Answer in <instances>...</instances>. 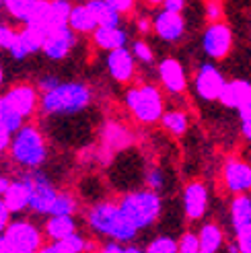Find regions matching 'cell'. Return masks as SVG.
<instances>
[{
    "label": "cell",
    "mask_w": 251,
    "mask_h": 253,
    "mask_svg": "<svg viewBox=\"0 0 251 253\" xmlns=\"http://www.w3.org/2000/svg\"><path fill=\"white\" fill-rule=\"evenodd\" d=\"M86 222L97 235L109 237L111 241H118L124 245H130L138 235V229L122 212L120 204H111V202L95 204L86 214Z\"/></svg>",
    "instance_id": "6da1fadb"
},
{
    "label": "cell",
    "mask_w": 251,
    "mask_h": 253,
    "mask_svg": "<svg viewBox=\"0 0 251 253\" xmlns=\"http://www.w3.org/2000/svg\"><path fill=\"white\" fill-rule=\"evenodd\" d=\"M91 88L84 83H60L56 88L42 93L40 109L43 116H74L91 103Z\"/></svg>",
    "instance_id": "7a4b0ae2"
},
{
    "label": "cell",
    "mask_w": 251,
    "mask_h": 253,
    "mask_svg": "<svg viewBox=\"0 0 251 253\" xmlns=\"http://www.w3.org/2000/svg\"><path fill=\"white\" fill-rule=\"evenodd\" d=\"M8 150L12 161L29 171H35L47 157L45 140L35 126H23L19 132L12 134V142Z\"/></svg>",
    "instance_id": "3957f363"
},
{
    "label": "cell",
    "mask_w": 251,
    "mask_h": 253,
    "mask_svg": "<svg viewBox=\"0 0 251 253\" xmlns=\"http://www.w3.org/2000/svg\"><path fill=\"white\" fill-rule=\"evenodd\" d=\"M122 212L128 216V220L136 226L138 231L148 229L157 218L161 216V198L159 192L153 189H138V192H130L120 200Z\"/></svg>",
    "instance_id": "277c9868"
},
{
    "label": "cell",
    "mask_w": 251,
    "mask_h": 253,
    "mask_svg": "<svg viewBox=\"0 0 251 253\" xmlns=\"http://www.w3.org/2000/svg\"><path fill=\"white\" fill-rule=\"evenodd\" d=\"M126 105H128L130 113L140 124L161 122L163 113H165L163 95L155 84H140V86L128 88V93H126Z\"/></svg>",
    "instance_id": "5b68a950"
},
{
    "label": "cell",
    "mask_w": 251,
    "mask_h": 253,
    "mask_svg": "<svg viewBox=\"0 0 251 253\" xmlns=\"http://www.w3.org/2000/svg\"><path fill=\"white\" fill-rule=\"evenodd\" d=\"M2 239L12 251L37 253L42 249V231L29 220H10Z\"/></svg>",
    "instance_id": "8992f818"
},
{
    "label": "cell",
    "mask_w": 251,
    "mask_h": 253,
    "mask_svg": "<svg viewBox=\"0 0 251 253\" xmlns=\"http://www.w3.org/2000/svg\"><path fill=\"white\" fill-rule=\"evenodd\" d=\"M29 181H31V204H29V210L35 212V214H47L52 212V206L58 198V189L52 185L49 177L42 171H31L27 173Z\"/></svg>",
    "instance_id": "52a82bcc"
},
{
    "label": "cell",
    "mask_w": 251,
    "mask_h": 253,
    "mask_svg": "<svg viewBox=\"0 0 251 253\" xmlns=\"http://www.w3.org/2000/svg\"><path fill=\"white\" fill-rule=\"evenodd\" d=\"M233 47V31L227 23H210L202 35V49L212 60L227 58Z\"/></svg>",
    "instance_id": "ba28073f"
},
{
    "label": "cell",
    "mask_w": 251,
    "mask_h": 253,
    "mask_svg": "<svg viewBox=\"0 0 251 253\" xmlns=\"http://www.w3.org/2000/svg\"><path fill=\"white\" fill-rule=\"evenodd\" d=\"M224 84H227V79L222 77V72L212 62H206V64L200 66L194 77V88L198 97L204 101H218Z\"/></svg>",
    "instance_id": "9c48e42d"
},
{
    "label": "cell",
    "mask_w": 251,
    "mask_h": 253,
    "mask_svg": "<svg viewBox=\"0 0 251 253\" xmlns=\"http://www.w3.org/2000/svg\"><path fill=\"white\" fill-rule=\"evenodd\" d=\"M74 43H77V31H74L70 25H66V27L54 29V31H49L45 35L42 52L49 60H64L72 52Z\"/></svg>",
    "instance_id": "30bf717a"
},
{
    "label": "cell",
    "mask_w": 251,
    "mask_h": 253,
    "mask_svg": "<svg viewBox=\"0 0 251 253\" xmlns=\"http://www.w3.org/2000/svg\"><path fill=\"white\" fill-rule=\"evenodd\" d=\"M222 177L227 189L235 196L247 194L251 189V165L241 159H229L224 163Z\"/></svg>",
    "instance_id": "8fae6325"
},
{
    "label": "cell",
    "mask_w": 251,
    "mask_h": 253,
    "mask_svg": "<svg viewBox=\"0 0 251 253\" xmlns=\"http://www.w3.org/2000/svg\"><path fill=\"white\" fill-rule=\"evenodd\" d=\"M153 29L163 42L175 43V42H179L185 33V19L181 17V12H171V10L163 8L153 19Z\"/></svg>",
    "instance_id": "7c38bea8"
},
{
    "label": "cell",
    "mask_w": 251,
    "mask_h": 253,
    "mask_svg": "<svg viewBox=\"0 0 251 253\" xmlns=\"http://www.w3.org/2000/svg\"><path fill=\"white\" fill-rule=\"evenodd\" d=\"M208 208V189L202 181H192L183 189V210L190 220H200Z\"/></svg>",
    "instance_id": "4fadbf2b"
},
{
    "label": "cell",
    "mask_w": 251,
    "mask_h": 253,
    "mask_svg": "<svg viewBox=\"0 0 251 253\" xmlns=\"http://www.w3.org/2000/svg\"><path fill=\"white\" fill-rule=\"evenodd\" d=\"M4 103L15 109L19 116L23 118H29L31 113L37 107V91L31 84H17V86H10L8 91L4 93Z\"/></svg>",
    "instance_id": "5bb4252c"
},
{
    "label": "cell",
    "mask_w": 251,
    "mask_h": 253,
    "mask_svg": "<svg viewBox=\"0 0 251 253\" xmlns=\"http://www.w3.org/2000/svg\"><path fill=\"white\" fill-rule=\"evenodd\" d=\"M107 70L111 74V79L118 83H130L134 72H136V58L132 54V49H114L107 56Z\"/></svg>",
    "instance_id": "9a60e30c"
},
{
    "label": "cell",
    "mask_w": 251,
    "mask_h": 253,
    "mask_svg": "<svg viewBox=\"0 0 251 253\" xmlns=\"http://www.w3.org/2000/svg\"><path fill=\"white\" fill-rule=\"evenodd\" d=\"M159 79H161L163 86H165L167 91L173 93V95L183 93L185 86H187L185 70H183V66H181V62L175 60V58L161 60V64H159Z\"/></svg>",
    "instance_id": "2e32d148"
},
{
    "label": "cell",
    "mask_w": 251,
    "mask_h": 253,
    "mask_svg": "<svg viewBox=\"0 0 251 253\" xmlns=\"http://www.w3.org/2000/svg\"><path fill=\"white\" fill-rule=\"evenodd\" d=\"M4 204L8 206V210L12 214H19L23 210H27L31 204V181L29 177H19V179H12L8 192L2 196Z\"/></svg>",
    "instance_id": "e0dca14e"
},
{
    "label": "cell",
    "mask_w": 251,
    "mask_h": 253,
    "mask_svg": "<svg viewBox=\"0 0 251 253\" xmlns=\"http://www.w3.org/2000/svg\"><path fill=\"white\" fill-rule=\"evenodd\" d=\"M247 99H251V83L245 79H233L227 81L218 101L229 109H239Z\"/></svg>",
    "instance_id": "ac0fdd59"
},
{
    "label": "cell",
    "mask_w": 251,
    "mask_h": 253,
    "mask_svg": "<svg viewBox=\"0 0 251 253\" xmlns=\"http://www.w3.org/2000/svg\"><path fill=\"white\" fill-rule=\"evenodd\" d=\"M93 42L99 49H107V52H114V49H122L128 43V35L122 27H97L93 33Z\"/></svg>",
    "instance_id": "d6986e66"
},
{
    "label": "cell",
    "mask_w": 251,
    "mask_h": 253,
    "mask_svg": "<svg viewBox=\"0 0 251 253\" xmlns=\"http://www.w3.org/2000/svg\"><path fill=\"white\" fill-rule=\"evenodd\" d=\"M70 27L77 31V33H95V29L99 27V23L95 19V15L91 12V8L84 4H77L72 6V12H70V21H68Z\"/></svg>",
    "instance_id": "ffe728a7"
},
{
    "label": "cell",
    "mask_w": 251,
    "mask_h": 253,
    "mask_svg": "<svg viewBox=\"0 0 251 253\" xmlns=\"http://www.w3.org/2000/svg\"><path fill=\"white\" fill-rule=\"evenodd\" d=\"M43 231H45L47 239L62 241V239L77 233V220H74V216H49Z\"/></svg>",
    "instance_id": "44dd1931"
},
{
    "label": "cell",
    "mask_w": 251,
    "mask_h": 253,
    "mask_svg": "<svg viewBox=\"0 0 251 253\" xmlns=\"http://www.w3.org/2000/svg\"><path fill=\"white\" fill-rule=\"evenodd\" d=\"M86 6L95 15L99 27H120L122 15L111 4H107L105 0H86Z\"/></svg>",
    "instance_id": "7402d4cb"
},
{
    "label": "cell",
    "mask_w": 251,
    "mask_h": 253,
    "mask_svg": "<svg viewBox=\"0 0 251 253\" xmlns=\"http://www.w3.org/2000/svg\"><path fill=\"white\" fill-rule=\"evenodd\" d=\"M70 12L72 4L70 0H49V8H47V33L66 27L70 21Z\"/></svg>",
    "instance_id": "603a6c76"
},
{
    "label": "cell",
    "mask_w": 251,
    "mask_h": 253,
    "mask_svg": "<svg viewBox=\"0 0 251 253\" xmlns=\"http://www.w3.org/2000/svg\"><path fill=\"white\" fill-rule=\"evenodd\" d=\"M231 222L233 229H241L245 224H251V196L239 194L231 202Z\"/></svg>",
    "instance_id": "cb8c5ba5"
},
{
    "label": "cell",
    "mask_w": 251,
    "mask_h": 253,
    "mask_svg": "<svg viewBox=\"0 0 251 253\" xmlns=\"http://www.w3.org/2000/svg\"><path fill=\"white\" fill-rule=\"evenodd\" d=\"M198 237H200V247H202L204 251L216 253L222 247V231H220V226L214 224V222H206L202 229H200Z\"/></svg>",
    "instance_id": "d4e9b609"
},
{
    "label": "cell",
    "mask_w": 251,
    "mask_h": 253,
    "mask_svg": "<svg viewBox=\"0 0 251 253\" xmlns=\"http://www.w3.org/2000/svg\"><path fill=\"white\" fill-rule=\"evenodd\" d=\"M161 124L169 134L173 136H181L187 132V126H190V120H187V113L179 111V109H169L163 113Z\"/></svg>",
    "instance_id": "484cf974"
},
{
    "label": "cell",
    "mask_w": 251,
    "mask_h": 253,
    "mask_svg": "<svg viewBox=\"0 0 251 253\" xmlns=\"http://www.w3.org/2000/svg\"><path fill=\"white\" fill-rule=\"evenodd\" d=\"M37 2L40 0H6L4 6L10 17H15L17 21H23V23H29V19L33 17V12L37 8Z\"/></svg>",
    "instance_id": "4316f807"
},
{
    "label": "cell",
    "mask_w": 251,
    "mask_h": 253,
    "mask_svg": "<svg viewBox=\"0 0 251 253\" xmlns=\"http://www.w3.org/2000/svg\"><path fill=\"white\" fill-rule=\"evenodd\" d=\"M74 212H77V200L66 192H60L49 216H74Z\"/></svg>",
    "instance_id": "83f0119b"
},
{
    "label": "cell",
    "mask_w": 251,
    "mask_h": 253,
    "mask_svg": "<svg viewBox=\"0 0 251 253\" xmlns=\"http://www.w3.org/2000/svg\"><path fill=\"white\" fill-rule=\"evenodd\" d=\"M144 251L146 253H179V243H177V239L161 235V237L153 239Z\"/></svg>",
    "instance_id": "f1b7e54d"
},
{
    "label": "cell",
    "mask_w": 251,
    "mask_h": 253,
    "mask_svg": "<svg viewBox=\"0 0 251 253\" xmlns=\"http://www.w3.org/2000/svg\"><path fill=\"white\" fill-rule=\"evenodd\" d=\"M62 249H64L66 253H84L86 249H89L91 245H89V241L81 235V233H74V235H70V237H66V239H62V241H56Z\"/></svg>",
    "instance_id": "f546056e"
},
{
    "label": "cell",
    "mask_w": 251,
    "mask_h": 253,
    "mask_svg": "<svg viewBox=\"0 0 251 253\" xmlns=\"http://www.w3.org/2000/svg\"><path fill=\"white\" fill-rule=\"evenodd\" d=\"M0 122H2L6 128L15 134V132H19L21 128H23V122H25V118L23 116H19V113L15 111V109H10L6 103H4V107H2V111H0Z\"/></svg>",
    "instance_id": "4dcf8cb0"
},
{
    "label": "cell",
    "mask_w": 251,
    "mask_h": 253,
    "mask_svg": "<svg viewBox=\"0 0 251 253\" xmlns=\"http://www.w3.org/2000/svg\"><path fill=\"white\" fill-rule=\"evenodd\" d=\"M105 136H107V140H109L111 146H126V144L130 142L128 132H126L122 126H116V124H109V126H107Z\"/></svg>",
    "instance_id": "1f68e13d"
},
{
    "label": "cell",
    "mask_w": 251,
    "mask_h": 253,
    "mask_svg": "<svg viewBox=\"0 0 251 253\" xmlns=\"http://www.w3.org/2000/svg\"><path fill=\"white\" fill-rule=\"evenodd\" d=\"M204 15H206V19L210 23L222 21V15H224L222 0H204Z\"/></svg>",
    "instance_id": "d6a6232c"
},
{
    "label": "cell",
    "mask_w": 251,
    "mask_h": 253,
    "mask_svg": "<svg viewBox=\"0 0 251 253\" xmlns=\"http://www.w3.org/2000/svg\"><path fill=\"white\" fill-rule=\"evenodd\" d=\"M179 253H200V237L196 233H183L179 239Z\"/></svg>",
    "instance_id": "836d02e7"
},
{
    "label": "cell",
    "mask_w": 251,
    "mask_h": 253,
    "mask_svg": "<svg viewBox=\"0 0 251 253\" xmlns=\"http://www.w3.org/2000/svg\"><path fill=\"white\" fill-rule=\"evenodd\" d=\"M132 54H134L136 60L144 62V64H150V62L155 60L153 49H150V45H148L146 42H142V40H138V42L132 43Z\"/></svg>",
    "instance_id": "e575fe53"
},
{
    "label": "cell",
    "mask_w": 251,
    "mask_h": 253,
    "mask_svg": "<svg viewBox=\"0 0 251 253\" xmlns=\"http://www.w3.org/2000/svg\"><path fill=\"white\" fill-rule=\"evenodd\" d=\"M144 181H146V187L153 189V192H159V189H163V185H165V175H163V171L159 167H150L144 175Z\"/></svg>",
    "instance_id": "d590c367"
},
{
    "label": "cell",
    "mask_w": 251,
    "mask_h": 253,
    "mask_svg": "<svg viewBox=\"0 0 251 253\" xmlns=\"http://www.w3.org/2000/svg\"><path fill=\"white\" fill-rule=\"evenodd\" d=\"M235 243L239 245L241 253H251V224H245L241 229L235 231Z\"/></svg>",
    "instance_id": "8d00e7d4"
},
{
    "label": "cell",
    "mask_w": 251,
    "mask_h": 253,
    "mask_svg": "<svg viewBox=\"0 0 251 253\" xmlns=\"http://www.w3.org/2000/svg\"><path fill=\"white\" fill-rule=\"evenodd\" d=\"M17 37H19V33L15 29L8 27V25L0 23V47H2V49H10L12 45H15Z\"/></svg>",
    "instance_id": "74e56055"
},
{
    "label": "cell",
    "mask_w": 251,
    "mask_h": 253,
    "mask_svg": "<svg viewBox=\"0 0 251 253\" xmlns=\"http://www.w3.org/2000/svg\"><path fill=\"white\" fill-rule=\"evenodd\" d=\"M105 2L114 6L120 15H126V12H132L136 0H105Z\"/></svg>",
    "instance_id": "f35d334b"
},
{
    "label": "cell",
    "mask_w": 251,
    "mask_h": 253,
    "mask_svg": "<svg viewBox=\"0 0 251 253\" xmlns=\"http://www.w3.org/2000/svg\"><path fill=\"white\" fill-rule=\"evenodd\" d=\"M10 216H12V212L8 210V206L4 204V200L0 198V235H2L6 231V226L10 224Z\"/></svg>",
    "instance_id": "ab89813d"
},
{
    "label": "cell",
    "mask_w": 251,
    "mask_h": 253,
    "mask_svg": "<svg viewBox=\"0 0 251 253\" xmlns=\"http://www.w3.org/2000/svg\"><path fill=\"white\" fill-rule=\"evenodd\" d=\"M10 142H12V132L6 128V126L0 122V153L10 148Z\"/></svg>",
    "instance_id": "60d3db41"
},
{
    "label": "cell",
    "mask_w": 251,
    "mask_h": 253,
    "mask_svg": "<svg viewBox=\"0 0 251 253\" xmlns=\"http://www.w3.org/2000/svg\"><path fill=\"white\" fill-rule=\"evenodd\" d=\"M60 83H62V81L56 79V77H43L37 86H40V91H42V93H47V91H52V88H56Z\"/></svg>",
    "instance_id": "b9f144b4"
},
{
    "label": "cell",
    "mask_w": 251,
    "mask_h": 253,
    "mask_svg": "<svg viewBox=\"0 0 251 253\" xmlns=\"http://www.w3.org/2000/svg\"><path fill=\"white\" fill-rule=\"evenodd\" d=\"M163 8L171 10V12H183L185 0H165V2H163Z\"/></svg>",
    "instance_id": "7bdbcfd3"
},
{
    "label": "cell",
    "mask_w": 251,
    "mask_h": 253,
    "mask_svg": "<svg viewBox=\"0 0 251 253\" xmlns=\"http://www.w3.org/2000/svg\"><path fill=\"white\" fill-rule=\"evenodd\" d=\"M237 111H239V120H241V122L251 120V99H247L245 103H243L239 109H237Z\"/></svg>",
    "instance_id": "ee69618b"
},
{
    "label": "cell",
    "mask_w": 251,
    "mask_h": 253,
    "mask_svg": "<svg viewBox=\"0 0 251 253\" xmlns=\"http://www.w3.org/2000/svg\"><path fill=\"white\" fill-rule=\"evenodd\" d=\"M37 253H66V251L62 249L56 241H52V243H47V245H42V249L37 251Z\"/></svg>",
    "instance_id": "f6af8a7d"
},
{
    "label": "cell",
    "mask_w": 251,
    "mask_h": 253,
    "mask_svg": "<svg viewBox=\"0 0 251 253\" xmlns=\"http://www.w3.org/2000/svg\"><path fill=\"white\" fill-rule=\"evenodd\" d=\"M10 183H12V179H8V177H4V175H0V198L8 192Z\"/></svg>",
    "instance_id": "bcb514c9"
},
{
    "label": "cell",
    "mask_w": 251,
    "mask_h": 253,
    "mask_svg": "<svg viewBox=\"0 0 251 253\" xmlns=\"http://www.w3.org/2000/svg\"><path fill=\"white\" fill-rule=\"evenodd\" d=\"M138 31H140V33H148L150 31V27H153V23H150L148 19H138Z\"/></svg>",
    "instance_id": "7dc6e473"
},
{
    "label": "cell",
    "mask_w": 251,
    "mask_h": 253,
    "mask_svg": "<svg viewBox=\"0 0 251 253\" xmlns=\"http://www.w3.org/2000/svg\"><path fill=\"white\" fill-rule=\"evenodd\" d=\"M241 132H243V136L247 138V140L251 142V120H247V122H241Z\"/></svg>",
    "instance_id": "c3c4849f"
},
{
    "label": "cell",
    "mask_w": 251,
    "mask_h": 253,
    "mask_svg": "<svg viewBox=\"0 0 251 253\" xmlns=\"http://www.w3.org/2000/svg\"><path fill=\"white\" fill-rule=\"evenodd\" d=\"M124 253H146L144 249H140V247H136V245H126V249H124Z\"/></svg>",
    "instance_id": "681fc988"
},
{
    "label": "cell",
    "mask_w": 251,
    "mask_h": 253,
    "mask_svg": "<svg viewBox=\"0 0 251 253\" xmlns=\"http://www.w3.org/2000/svg\"><path fill=\"white\" fill-rule=\"evenodd\" d=\"M144 2H148V4H163L165 0H144Z\"/></svg>",
    "instance_id": "f907efd6"
},
{
    "label": "cell",
    "mask_w": 251,
    "mask_h": 253,
    "mask_svg": "<svg viewBox=\"0 0 251 253\" xmlns=\"http://www.w3.org/2000/svg\"><path fill=\"white\" fill-rule=\"evenodd\" d=\"M4 83V70H2V64H0V86Z\"/></svg>",
    "instance_id": "816d5d0a"
},
{
    "label": "cell",
    "mask_w": 251,
    "mask_h": 253,
    "mask_svg": "<svg viewBox=\"0 0 251 253\" xmlns=\"http://www.w3.org/2000/svg\"><path fill=\"white\" fill-rule=\"evenodd\" d=\"M2 107H4V95H0V111H2Z\"/></svg>",
    "instance_id": "f5cc1de1"
},
{
    "label": "cell",
    "mask_w": 251,
    "mask_h": 253,
    "mask_svg": "<svg viewBox=\"0 0 251 253\" xmlns=\"http://www.w3.org/2000/svg\"><path fill=\"white\" fill-rule=\"evenodd\" d=\"M200 253H210V251H204V249H200Z\"/></svg>",
    "instance_id": "db71d44e"
},
{
    "label": "cell",
    "mask_w": 251,
    "mask_h": 253,
    "mask_svg": "<svg viewBox=\"0 0 251 253\" xmlns=\"http://www.w3.org/2000/svg\"><path fill=\"white\" fill-rule=\"evenodd\" d=\"M0 4H4V0H0Z\"/></svg>",
    "instance_id": "11a10c76"
},
{
    "label": "cell",
    "mask_w": 251,
    "mask_h": 253,
    "mask_svg": "<svg viewBox=\"0 0 251 253\" xmlns=\"http://www.w3.org/2000/svg\"><path fill=\"white\" fill-rule=\"evenodd\" d=\"M4 2H6V0H4Z\"/></svg>",
    "instance_id": "9f6ffc18"
},
{
    "label": "cell",
    "mask_w": 251,
    "mask_h": 253,
    "mask_svg": "<svg viewBox=\"0 0 251 253\" xmlns=\"http://www.w3.org/2000/svg\"><path fill=\"white\" fill-rule=\"evenodd\" d=\"M99 253H101V251H99Z\"/></svg>",
    "instance_id": "6f0895ef"
}]
</instances>
